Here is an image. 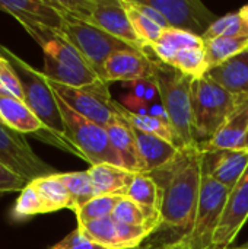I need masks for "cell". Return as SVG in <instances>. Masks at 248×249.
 <instances>
[{"label": "cell", "mask_w": 248, "mask_h": 249, "mask_svg": "<svg viewBox=\"0 0 248 249\" xmlns=\"http://www.w3.org/2000/svg\"><path fill=\"white\" fill-rule=\"evenodd\" d=\"M148 174L161 191L162 225L180 232V236L189 235L202 190L203 149L200 144L181 147L171 162Z\"/></svg>", "instance_id": "obj_1"}, {"label": "cell", "mask_w": 248, "mask_h": 249, "mask_svg": "<svg viewBox=\"0 0 248 249\" xmlns=\"http://www.w3.org/2000/svg\"><path fill=\"white\" fill-rule=\"evenodd\" d=\"M23 28L42 50V73L50 82L72 88H83L104 82L60 31L41 25H29Z\"/></svg>", "instance_id": "obj_2"}, {"label": "cell", "mask_w": 248, "mask_h": 249, "mask_svg": "<svg viewBox=\"0 0 248 249\" xmlns=\"http://www.w3.org/2000/svg\"><path fill=\"white\" fill-rule=\"evenodd\" d=\"M152 77L158 88L159 101L177 144L180 147L197 146L199 143L194 136L191 108V83L194 79L155 58Z\"/></svg>", "instance_id": "obj_3"}, {"label": "cell", "mask_w": 248, "mask_h": 249, "mask_svg": "<svg viewBox=\"0 0 248 249\" xmlns=\"http://www.w3.org/2000/svg\"><path fill=\"white\" fill-rule=\"evenodd\" d=\"M0 55L6 58L12 64L13 70L16 71L19 82L22 85L26 105L35 112V115L45 125V128L60 142L67 144L77 156L76 150L72 147V144L67 142L64 136V123L60 112L58 101L44 73L28 64L23 58L16 55L12 50L4 47L1 42H0Z\"/></svg>", "instance_id": "obj_4"}, {"label": "cell", "mask_w": 248, "mask_h": 249, "mask_svg": "<svg viewBox=\"0 0 248 249\" xmlns=\"http://www.w3.org/2000/svg\"><path fill=\"white\" fill-rule=\"evenodd\" d=\"M57 101L64 123V136L76 150L77 156L86 160L91 166L107 163L124 168V163L114 149L105 127L79 115L60 98H57Z\"/></svg>", "instance_id": "obj_5"}, {"label": "cell", "mask_w": 248, "mask_h": 249, "mask_svg": "<svg viewBox=\"0 0 248 249\" xmlns=\"http://www.w3.org/2000/svg\"><path fill=\"white\" fill-rule=\"evenodd\" d=\"M63 16L75 18L95 25L96 28L117 36L136 50L145 51L136 36L121 0H50Z\"/></svg>", "instance_id": "obj_6"}, {"label": "cell", "mask_w": 248, "mask_h": 249, "mask_svg": "<svg viewBox=\"0 0 248 249\" xmlns=\"http://www.w3.org/2000/svg\"><path fill=\"white\" fill-rule=\"evenodd\" d=\"M235 105V95L225 90L210 77L203 76L191 83L193 127L197 143H208Z\"/></svg>", "instance_id": "obj_7"}, {"label": "cell", "mask_w": 248, "mask_h": 249, "mask_svg": "<svg viewBox=\"0 0 248 249\" xmlns=\"http://www.w3.org/2000/svg\"><path fill=\"white\" fill-rule=\"evenodd\" d=\"M60 32L80 53L101 79L104 74V66L114 53L136 50L95 25L69 16H64V25Z\"/></svg>", "instance_id": "obj_8"}, {"label": "cell", "mask_w": 248, "mask_h": 249, "mask_svg": "<svg viewBox=\"0 0 248 249\" xmlns=\"http://www.w3.org/2000/svg\"><path fill=\"white\" fill-rule=\"evenodd\" d=\"M229 190L213 178L203 175L193 228L187 236L191 249H212V242L221 222Z\"/></svg>", "instance_id": "obj_9"}, {"label": "cell", "mask_w": 248, "mask_h": 249, "mask_svg": "<svg viewBox=\"0 0 248 249\" xmlns=\"http://www.w3.org/2000/svg\"><path fill=\"white\" fill-rule=\"evenodd\" d=\"M48 83L57 98L89 121L107 127L117 115L114 109L115 101L111 98L108 83L105 82H98L83 88H72L50 80Z\"/></svg>", "instance_id": "obj_10"}, {"label": "cell", "mask_w": 248, "mask_h": 249, "mask_svg": "<svg viewBox=\"0 0 248 249\" xmlns=\"http://www.w3.org/2000/svg\"><path fill=\"white\" fill-rule=\"evenodd\" d=\"M0 163L18 174L26 182L57 174L29 146L25 134L10 128L0 120Z\"/></svg>", "instance_id": "obj_11"}, {"label": "cell", "mask_w": 248, "mask_h": 249, "mask_svg": "<svg viewBox=\"0 0 248 249\" xmlns=\"http://www.w3.org/2000/svg\"><path fill=\"white\" fill-rule=\"evenodd\" d=\"M77 228L86 238L107 249L139 248L142 242L155 232V229L151 228L120 223L114 220L113 216L85 225H77Z\"/></svg>", "instance_id": "obj_12"}, {"label": "cell", "mask_w": 248, "mask_h": 249, "mask_svg": "<svg viewBox=\"0 0 248 249\" xmlns=\"http://www.w3.org/2000/svg\"><path fill=\"white\" fill-rule=\"evenodd\" d=\"M148 3L161 12L170 28L189 31L199 36H203L218 19L200 0H149Z\"/></svg>", "instance_id": "obj_13"}, {"label": "cell", "mask_w": 248, "mask_h": 249, "mask_svg": "<svg viewBox=\"0 0 248 249\" xmlns=\"http://www.w3.org/2000/svg\"><path fill=\"white\" fill-rule=\"evenodd\" d=\"M0 120L6 125L22 134H35L41 142H45L51 146H56L61 150L75 155V152L67 144L60 142L45 128V125L35 115V112L26 105L25 101L10 93L0 92Z\"/></svg>", "instance_id": "obj_14"}, {"label": "cell", "mask_w": 248, "mask_h": 249, "mask_svg": "<svg viewBox=\"0 0 248 249\" xmlns=\"http://www.w3.org/2000/svg\"><path fill=\"white\" fill-rule=\"evenodd\" d=\"M248 220V168L229 191L221 222L213 236L212 249H227Z\"/></svg>", "instance_id": "obj_15"}, {"label": "cell", "mask_w": 248, "mask_h": 249, "mask_svg": "<svg viewBox=\"0 0 248 249\" xmlns=\"http://www.w3.org/2000/svg\"><path fill=\"white\" fill-rule=\"evenodd\" d=\"M248 133V93L235 95V105L203 150H246Z\"/></svg>", "instance_id": "obj_16"}, {"label": "cell", "mask_w": 248, "mask_h": 249, "mask_svg": "<svg viewBox=\"0 0 248 249\" xmlns=\"http://www.w3.org/2000/svg\"><path fill=\"white\" fill-rule=\"evenodd\" d=\"M153 58L145 50H124L114 53L104 66L102 80L105 83H132L152 77Z\"/></svg>", "instance_id": "obj_17"}, {"label": "cell", "mask_w": 248, "mask_h": 249, "mask_svg": "<svg viewBox=\"0 0 248 249\" xmlns=\"http://www.w3.org/2000/svg\"><path fill=\"white\" fill-rule=\"evenodd\" d=\"M247 168V150H203V175L213 178L229 191Z\"/></svg>", "instance_id": "obj_18"}, {"label": "cell", "mask_w": 248, "mask_h": 249, "mask_svg": "<svg viewBox=\"0 0 248 249\" xmlns=\"http://www.w3.org/2000/svg\"><path fill=\"white\" fill-rule=\"evenodd\" d=\"M0 10L12 15L22 26L41 25L61 31L64 16L50 0H0Z\"/></svg>", "instance_id": "obj_19"}, {"label": "cell", "mask_w": 248, "mask_h": 249, "mask_svg": "<svg viewBox=\"0 0 248 249\" xmlns=\"http://www.w3.org/2000/svg\"><path fill=\"white\" fill-rule=\"evenodd\" d=\"M105 130L110 136V140H111L114 149L120 155V158L124 163V168L134 174H146V168L140 158L137 143H136V139H134L130 124L121 115L117 114L114 117V120L105 127Z\"/></svg>", "instance_id": "obj_20"}, {"label": "cell", "mask_w": 248, "mask_h": 249, "mask_svg": "<svg viewBox=\"0 0 248 249\" xmlns=\"http://www.w3.org/2000/svg\"><path fill=\"white\" fill-rule=\"evenodd\" d=\"M132 130H133V134H134V139L137 143L140 158L146 168V174L152 172L155 169H159L164 165H167L168 162H171L175 158V155L178 153V150L181 149L174 142L165 140V139L153 136V134L139 131L133 127H132Z\"/></svg>", "instance_id": "obj_21"}, {"label": "cell", "mask_w": 248, "mask_h": 249, "mask_svg": "<svg viewBox=\"0 0 248 249\" xmlns=\"http://www.w3.org/2000/svg\"><path fill=\"white\" fill-rule=\"evenodd\" d=\"M206 76L232 95L248 93V51L209 69Z\"/></svg>", "instance_id": "obj_22"}, {"label": "cell", "mask_w": 248, "mask_h": 249, "mask_svg": "<svg viewBox=\"0 0 248 249\" xmlns=\"http://www.w3.org/2000/svg\"><path fill=\"white\" fill-rule=\"evenodd\" d=\"M134 172L114 165H95L88 169L92 187L96 196H118L123 197L124 191Z\"/></svg>", "instance_id": "obj_23"}, {"label": "cell", "mask_w": 248, "mask_h": 249, "mask_svg": "<svg viewBox=\"0 0 248 249\" xmlns=\"http://www.w3.org/2000/svg\"><path fill=\"white\" fill-rule=\"evenodd\" d=\"M58 174L60 172L31 181L38 194V198L41 201L44 214L54 213V212L64 210V209L72 210L70 194H69L66 185L63 184V181L60 179Z\"/></svg>", "instance_id": "obj_24"}, {"label": "cell", "mask_w": 248, "mask_h": 249, "mask_svg": "<svg viewBox=\"0 0 248 249\" xmlns=\"http://www.w3.org/2000/svg\"><path fill=\"white\" fill-rule=\"evenodd\" d=\"M123 197L148 210L161 213V191L149 174H133Z\"/></svg>", "instance_id": "obj_25"}, {"label": "cell", "mask_w": 248, "mask_h": 249, "mask_svg": "<svg viewBox=\"0 0 248 249\" xmlns=\"http://www.w3.org/2000/svg\"><path fill=\"white\" fill-rule=\"evenodd\" d=\"M113 219L124 223V225H132V226H143V228H151V229H158L162 225L161 213L159 212H152L148 210L134 201L120 197L114 212H113Z\"/></svg>", "instance_id": "obj_26"}, {"label": "cell", "mask_w": 248, "mask_h": 249, "mask_svg": "<svg viewBox=\"0 0 248 249\" xmlns=\"http://www.w3.org/2000/svg\"><path fill=\"white\" fill-rule=\"evenodd\" d=\"M114 108H115V112L118 115H121L133 128L177 143L175 137H174V133H172V130H171L167 120L159 118V117H153V115H149V114H137L134 111L127 109L124 105L118 104L117 101L114 102Z\"/></svg>", "instance_id": "obj_27"}, {"label": "cell", "mask_w": 248, "mask_h": 249, "mask_svg": "<svg viewBox=\"0 0 248 249\" xmlns=\"http://www.w3.org/2000/svg\"><path fill=\"white\" fill-rule=\"evenodd\" d=\"M205 48H206L209 69H212L248 51V36H229V38L209 39V41H205Z\"/></svg>", "instance_id": "obj_28"}, {"label": "cell", "mask_w": 248, "mask_h": 249, "mask_svg": "<svg viewBox=\"0 0 248 249\" xmlns=\"http://www.w3.org/2000/svg\"><path fill=\"white\" fill-rule=\"evenodd\" d=\"M126 12H127V16H129V20L132 23V28L136 34V36L139 38V41L142 42V45L145 48L153 45L159 36L162 35L164 32V28L159 26L158 23H155L152 19H149L146 15H143L140 10H137L130 0H121Z\"/></svg>", "instance_id": "obj_29"}, {"label": "cell", "mask_w": 248, "mask_h": 249, "mask_svg": "<svg viewBox=\"0 0 248 249\" xmlns=\"http://www.w3.org/2000/svg\"><path fill=\"white\" fill-rule=\"evenodd\" d=\"M58 175L70 194L73 212H76L79 207H82L85 203H88L94 197H96L95 190L91 182V178L88 175V171L64 172V174H58Z\"/></svg>", "instance_id": "obj_30"}, {"label": "cell", "mask_w": 248, "mask_h": 249, "mask_svg": "<svg viewBox=\"0 0 248 249\" xmlns=\"http://www.w3.org/2000/svg\"><path fill=\"white\" fill-rule=\"evenodd\" d=\"M229 36H248V25L238 12L228 13L222 18H218L209 29L203 34V41L215 38H229Z\"/></svg>", "instance_id": "obj_31"}, {"label": "cell", "mask_w": 248, "mask_h": 249, "mask_svg": "<svg viewBox=\"0 0 248 249\" xmlns=\"http://www.w3.org/2000/svg\"><path fill=\"white\" fill-rule=\"evenodd\" d=\"M118 196H96L82 207H79L75 214L77 219V225H85L89 222L101 220L110 217L114 212V207L118 201Z\"/></svg>", "instance_id": "obj_32"}, {"label": "cell", "mask_w": 248, "mask_h": 249, "mask_svg": "<svg viewBox=\"0 0 248 249\" xmlns=\"http://www.w3.org/2000/svg\"><path fill=\"white\" fill-rule=\"evenodd\" d=\"M38 214H44V210L32 182H28L15 201V206L12 209V219L16 222H22Z\"/></svg>", "instance_id": "obj_33"}, {"label": "cell", "mask_w": 248, "mask_h": 249, "mask_svg": "<svg viewBox=\"0 0 248 249\" xmlns=\"http://www.w3.org/2000/svg\"><path fill=\"white\" fill-rule=\"evenodd\" d=\"M0 92L10 93L16 98L25 101L22 85L19 82L16 71L13 70L12 64L1 55H0Z\"/></svg>", "instance_id": "obj_34"}, {"label": "cell", "mask_w": 248, "mask_h": 249, "mask_svg": "<svg viewBox=\"0 0 248 249\" xmlns=\"http://www.w3.org/2000/svg\"><path fill=\"white\" fill-rule=\"evenodd\" d=\"M51 249H107L101 247L99 244L91 241L89 238H86L82 231L79 228H76L75 231H72L64 239H61L60 242H57L56 245H53Z\"/></svg>", "instance_id": "obj_35"}, {"label": "cell", "mask_w": 248, "mask_h": 249, "mask_svg": "<svg viewBox=\"0 0 248 249\" xmlns=\"http://www.w3.org/2000/svg\"><path fill=\"white\" fill-rule=\"evenodd\" d=\"M26 181L18 174L0 163V194L6 193H20L26 187Z\"/></svg>", "instance_id": "obj_36"}, {"label": "cell", "mask_w": 248, "mask_h": 249, "mask_svg": "<svg viewBox=\"0 0 248 249\" xmlns=\"http://www.w3.org/2000/svg\"><path fill=\"white\" fill-rule=\"evenodd\" d=\"M130 1H132V4H133L137 10H140L143 15H146L149 19H152L155 23H158V25L162 26L164 29H168V28H170L167 19L161 15V12H159L158 9H155L153 6H151L148 1H142V0H130Z\"/></svg>", "instance_id": "obj_37"}, {"label": "cell", "mask_w": 248, "mask_h": 249, "mask_svg": "<svg viewBox=\"0 0 248 249\" xmlns=\"http://www.w3.org/2000/svg\"><path fill=\"white\" fill-rule=\"evenodd\" d=\"M145 249H191V247L189 244L187 236H178L174 241H168V242H164L159 245H151Z\"/></svg>", "instance_id": "obj_38"}, {"label": "cell", "mask_w": 248, "mask_h": 249, "mask_svg": "<svg viewBox=\"0 0 248 249\" xmlns=\"http://www.w3.org/2000/svg\"><path fill=\"white\" fill-rule=\"evenodd\" d=\"M240 15H241V18L244 19V22L248 25V4L240 9Z\"/></svg>", "instance_id": "obj_39"}, {"label": "cell", "mask_w": 248, "mask_h": 249, "mask_svg": "<svg viewBox=\"0 0 248 249\" xmlns=\"http://www.w3.org/2000/svg\"><path fill=\"white\" fill-rule=\"evenodd\" d=\"M246 150L248 152V133H247V137H246Z\"/></svg>", "instance_id": "obj_40"}, {"label": "cell", "mask_w": 248, "mask_h": 249, "mask_svg": "<svg viewBox=\"0 0 248 249\" xmlns=\"http://www.w3.org/2000/svg\"><path fill=\"white\" fill-rule=\"evenodd\" d=\"M237 249H248V248H246V247H243V248H237Z\"/></svg>", "instance_id": "obj_41"}, {"label": "cell", "mask_w": 248, "mask_h": 249, "mask_svg": "<svg viewBox=\"0 0 248 249\" xmlns=\"http://www.w3.org/2000/svg\"><path fill=\"white\" fill-rule=\"evenodd\" d=\"M244 247H246V248H248V242H247V244H246V245H244Z\"/></svg>", "instance_id": "obj_42"}]
</instances>
